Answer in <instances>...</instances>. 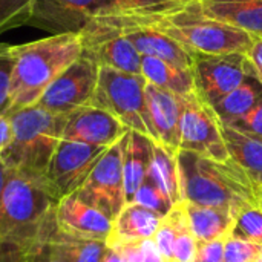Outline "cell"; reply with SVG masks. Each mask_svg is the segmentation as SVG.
<instances>
[{"label": "cell", "mask_w": 262, "mask_h": 262, "mask_svg": "<svg viewBox=\"0 0 262 262\" xmlns=\"http://www.w3.org/2000/svg\"><path fill=\"white\" fill-rule=\"evenodd\" d=\"M57 203L45 181L8 170L0 201V249L18 250L40 241Z\"/></svg>", "instance_id": "277c9868"}, {"label": "cell", "mask_w": 262, "mask_h": 262, "mask_svg": "<svg viewBox=\"0 0 262 262\" xmlns=\"http://www.w3.org/2000/svg\"><path fill=\"white\" fill-rule=\"evenodd\" d=\"M246 55L249 60L250 71L262 83V35H253L252 46Z\"/></svg>", "instance_id": "f35d334b"}, {"label": "cell", "mask_w": 262, "mask_h": 262, "mask_svg": "<svg viewBox=\"0 0 262 262\" xmlns=\"http://www.w3.org/2000/svg\"><path fill=\"white\" fill-rule=\"evenodd\" d=\"M261 98L262 83L249 69L246 80L223 100H220L212 109L215 111L220 123L230 126L241 120Z\"/></svg>", "instance_id": "d4e9b609"}, {"label": "cell", "mask_w": 262, "mask_h": 262, "mask_svg": "<svg viewBox=\"0 0 262 262\" xmlns=\"http://www.w3.org/2000/svg\"><path fill=\"white\" fill-rule=\"evenodd\" d=\"M31 17V0H0V34L28 25Z\"/></svg>", "instance_id": "f546056e"}, {"label": "cell", "mask_w": 262, "mask_h": 262, "mask_svg": "<svg viewBox=\"0 0 262 262\" xmlns=\"http://www.w3.org/2000/svg\"><path fill=\"white\" fill-rule=\"evenodd\" d=\"M181 150H190L215 160H229L221 134V123L215 111L193 91L184 97L181 117Z\"/></svg>", "instance_id": "7c38bea8"}, {"label": "cell", "mask_w": 262, "mask_h": 262, "mask_svg": "<svg viewBox=\"0 0 262 262\" xmlns=\"http://www.w3.org/2000/svg\"><path fill=\"white\" fill-rule=\"evenodd\" d=\"M146 109L149 118L150 138L163 147L178 152L181 141V117L184 97L170 91L146 84Z\"/></svg>", "instance_id": "9a60e30c"}, {"label": "cell", "mask_w": 262, "mask_h": 262, "mask_svg": "<svg viewBox=\"0 0 262 262\" xmlns=\"http://www.w3.org/2000/svg\"><path fill=\"white\" fill-rule=\"evenodd\" d=\"M161 220L163 216L157 212L138 203H129L112 221V229L106 239V246L115 247L126 243L152 239Z\"/></svg>", "instance_id": "ac0fdd59"}, {"label": "cell", "mask_w": 262, "mask_h": 262, "mask_svg": "<svg viewBox=\"0 0 262 262\" xmlns=\"http://www.w3.org/2000/svg\"><path fill=\"white\" fill-rule=\"evenodd\" d=\"M230 127H235L246 134H252L255 137L262 138V98L241 120L230 124Z\"/></svg>", "instance_id": "74e56055"}, {"label": "cell", "mask_w": 262, "mask_h": 262, "mask_svg": "<svg viewBox=\"0 0 262 262\" xmlns=\"http://www.w3.org/2000/svg\"><path fill=\"white\" fill-rule=\"evenodd\" d=\"M181 201L230 210L261 206L252 181L232 160H215L190 150L177 152Z\"/></svg>", "instance_id": "6da1fadb"}, {"label": "cell", "mask_w": 262, "mask_h": 262, "mask_svg": "<svg viewBox=\"0 0 262 262\" xmlns=\"http://www.w3.org/2000/svg\"><path fill=\"white\" fill-rule=\"evenodd\" d=\"M204 14L250 35H262V0H198Z\"/></svg>", "instance_id": "44dd1931"}, {"label": "cell", "mask_w": 262, "mask_h": 262, "mask_svg": "<svg viewBox=\"0 0 262 262\" xmlns=\"http://www.w3.org/2000/svg\"><path fill=\"white\" fill-rule=\"evenodd\" d=\"M177 238V220L173 210H170L166 216H163L158 230L154 235V243L163 256V261H173V247Z\"/></svg>", "instance_id": "836d02e7"}, {"label": "cell", "mask_w": 262, "mask_h": 262, "mask_svg": "<svg viewBox=\"0 0 262 262\" xmlns=\"http://www.w3.org/2000/svg\"><path fill=\"white\" fill-rule=\"evenodd\" d=\"M124 137L103 152L84 184L75 192L83 203L95 207L111 221L126 206L123 178Z\"/></svg>", "instance_id": "52a82bcc"}, {"label": "cell", "mask_w": 262, "mask_h": 262, "mask_svg": "<svg viewBox=\"0 0 262 262\" xmlns=\"http://www.w3.org/2000/svg\"><path fill=\"white\" fill-rule=\"evenodd\" d=\"M259 201H261V206H262V193H261V196H259Z\"/></svg>", "instance_id": "bcb514c9"}, {"label": "cell", "mask_w": 262, "mask_h": 262, "mask_svg": "<svg viewBox=\"0 0 262 262\" xmlns=\"http://www.w3.org/2000/svg\"><path fill=\"white\" fill-rule=\"evenodd\" d=\"M14 137V129L9 117L0 115V155L8 149Z\"/></svg>", "instance_id": "ab89813d"}, {"label": "cell", "mask_w": 262, "mask_h": 262, "mask_svg": "<svg viewBox=\"0 0 262 262\" xmlns=\"http://www.w3.org/2000/svg\"><path fill=\"white\" fill-rule=\"evenodd\" d=\"M249 60L246 54H220L193 57V81L196 95L213 107L227 94L236 89L249 74Z\"/></svg>", "instance_id": "30bf717a"}, {"label": "cell", "mask_w": 262, "mask_h": 262, "mask_svg": "<svg viewBox=\"0 0 262 262\" xmlns=\"http://www.w3.org/2000/svg\"><path fill=\"white\" fill-rule=\"evenodd\" d=\"M101 262H126L123 259V256L112 247H107L106 246V250L103 253V258H101Z\"/></svg>", "instance_id": "60d3db41"}, {"label": "cell", "mask_w": 262, "mask_h": 262, "mask_svg": "<svg viewBox=\"0 0 262 262\" xmlns=\"http://www.w3.org/2000/svg\"><path fill=\"white\" fill-rule=\"evenodd\" d=\"M40 241H45L64 262H101L106 250V241L77 238L60 232L55 223V215L43 232Z\"/></svg>", "instance_id": "7402d4cb"}, {"label": "cell", "mask_w": 262, "mask_h": 262, "mask_svg": "<svg viewBox=\"0 0 262 262\" xmlns=\"http://www.w3.org/2000/svg\"><path fill=\"white\" fill-rule=\"evenodd\" d=\"M100 66L89 57L80 55L43 92L35 106L58 115L88 106L92 101Z\"/></svg>", "instance_id": "ba28073f"}, {"label": "cell", "mask_w": 262, "mask_h": 262, "mask_svg": "<svg viewBox=\"0 0 262 262\" xmlns=\"http://www.w3.org/2000/svg\"><path fill=\"white\" fill-rule=\"evenodd\" d=\"M14 58L9 115L35 106L48 86L81 55L80 34H58L9 46ZM8 115V117H9Z\"/></svg>", "instance_id": "7a4b0ae2"}, {"label": "cell", "mask_w": 262, "mask_h": 262, "mask_svg": "<svg viewBox=\"0 0 262 262\" xmlns=\"http://www.w3.org/2000/svg\"><path fill=\"white\" fill-rule=\"evenodd\" d=\"M253 262H262V253L261 255H259V256H258V258H256V259H255V261Z\"/></svg>", "instance_id": "ee69618b"}, {"label": "cell", "mask_w": 262, "mask_h": 262, "mask_svg": "<svg viewBox=\"0 0 262 262\" xmlns=\"http://www.w3.org/2000/svg\"><path fill=\"white\" fill-rule=\"evenodd\" d=\"M227 238H220L209 243H196V253L193 262H224V249Z\"/></svg>", "instance_id": "8d00e7d4"}, {"label": "cell", "mask_w": 262, "mask_h": 262, "mask_svg": "<svg viewBox=\"0 0 262 262\" xmlns=\"http://www.w3.org/2000/svg\"><path fill=\"white\" fill-rule=\"evenodd\" d=\"M181 206L186 212L190 230L196 238V243H209L230 236L235 223V215L230 210L186 201H181Z\"/></svg>", "instance_id": "603a6c76"}, {"label": "cell", "mask_w": 262, "mask_h": 262, "mask_svg": "<svg viewBox=\"0 0 262 262\" xmlns=\"http://www.w3.org/2000/svg\"><path fill=\"white\" fill-rule=\"evenodd\" d=\"M100 14L98 0H31L28 25L51 35L80 34Z\"/></svg>", "instance_id": "4fadbf2b"}, {"label": "cell", "mask_w": 262, "mask_h": 262, "mask_svg": "<svg viewBox=\"0 0 262 262\" xmlns=\"http://www.w3.org/2000/svg\"><path fill=\"white\" fill-rule=\"evenodd\" d=\"M175 2H190V0H175Z\"/></svg>", "instance_id": "f6af8a7d"}, {"label": "cell", "mask_w": 262, "mask_h": 262, "mask_svg": "<svg viewBox=\"0 0 262 262\" xmlns=\"http://www.w3.org/2000/svg\"><path fill=\"white\" fill-rule=\"evenodd\" d=\"M55 223L66 235L97 241H106L112 229V221L104 213L83 203L75 193L57 203Z\"/></svg>", "instance_id": "e0dca14e"}, {"label": "cell", "mask_w": 262, "mask_h": 262, "mask_svg": "<svg viewBox=\"0 0 262 262\" xmlns=\"http://www.w3.org/2000/svg\"><path fill=\"white\" fill-rule=\"evenodd\" d=\"M81 54L100 68L107 66L121 72L141 75V55L121 31L107 20L97 17L81 32Z\"/></svg>", "instance_id": "8fae6325"}, {"label": "cell", "mask_w": 262, "mask_h": 262, "mask_svg": "<svg viewBox=\"0 0 262 262\" xmlns=\"http://www.w3.org/2000/svg\"><path fill=\"white\" fill-rule=\"evenodd\" d=\"M127 130L129 129L109 112L88 104L66 115L63 140L98 147H111L121 140Z\"/></svg>", "instance_id": "2e32d148"}, {"label": "cell", "mask_w": 262, "mask_h": 262, "mask_svg": "<svg viewBox=\"0 0 262 262\" xmlns=\"http://www.w3.org/2000/svg\"><path fill=\"white\" fill-rule=\"evenodd\" d=\"M9 120L14 137L0 161L11 172L43 181L49 161L63 140L66 115L31 106L11 114Z\"/></svg>", "instance_id": "5b68a950"}, {"label": "cell", "mask_w": 262, "mask_h": 262, "mask_svg": "<svg viewBox=\"0 0 262 262\" xmlns=\"http://www.w3.org/2000/svg\"><path fill=\"white\" fill-rule=\"evenodd\" d=\"M106 149L107 147L61 140L43 178L51 195L60 201L75 193L84 184Z\"/></svg>", "instance_id": "9c48e42d"}, {"label": "cell", "mask_w": 262, "mask_h": 262, "mask_svg": "<svg viewBox=\"0 0 262 262\" xmlns=\"http://www.w3.org/2000/svg\"><path fill=\"white\" fill-rule=\"evenodd\" d=\"M146 84L143 75L101 66L91 104L114 115L129 130L150 138L146 109Z\"/></svg>", "instance_id": "8992f818"}, {"label": "cell", "mask_w": 262, "mask_h": 262, "mask_svg": "<svg viewBox=\"0 0 262 262\" xmlns=\"http://www.w3.org/2000/svg\"><path fill=\"white\" fill-rule=\"evenodd\" d=\"M6 180H8V169L0 161V201H2V196H3V190H5V186H6Z\"/></svg>", "instance_id": "b9f144b4"}, {"label": "cell", "mask_w": 262, "mask_h": 262, "mask_svg": "<svg viewBox=\"0 0 262 262\" xmlns=\"http://www.w3.org/2000/svg\"><path fill=\"white\" fill-rule=\"evenodd\" d=\"M138 17L178 41L193 55L247 54L253 41V35L206 15L198 0L183 2L161 14Z\"/></svg>", "instance_id": "3957f363"}, {"label": "cell", "mask_w": 262, "mask_h": 262, "mask_svg": "<svg viewBox=\"0 0 262 262\" xmlns=\"http://www.w3.org/2000/svg\"><path fill=\"white\" fill-rule=\"evenodd\" d=\"M0 262H9V261H8L3 255H0Z\"/></svg>", "instance_id": "7bdbcfd3"}, {"label": "cell", "mask_w": 262, "mask_h": 262, "mask_svg": "<svg viewBox=\"0 0 262 262\" xmlns=\"http://www.w3.org/2000/svg\"><path fill=\"white\" fill-rule=\"evenodd\" d=\"M134 203H138L154 212H157L161 216H166L175 206L169 201V198L154 184V181L146 177L143 184L140 186Z\"/></svg>", "instance_id": "1f68e13d"}, {"label": "cell", "mask_w": 262, "mask_h": 262, "mask_svg": "<svg viewBox=\"0 0 262 262\" xmlns=\"http://www.w3.org/2000/svg\"><path fill=\"white\" fill-rule=\"evenodd\" d=\"M141 75L147 83L170 91L180 97H186L195 91L192 69L175 66L157 57H141Z\"/></svg>", "instance_id": "cb8c5ba5"}, {"label": "cell", "mask_w": 262, "mask_h": 262, "mask_svg": "<svg viewBox=\"0 0 262 262\" xmlns=\"http://www.w3.org/2000/svg\"><path fill=\"white\" fill-rule=\"evenodd\" d=\"M112 249H115L126 262H163V256L160 255L154 239L126 243Z\"/></svg>", "instance_id": "d6a6232c"}, {"label": "cell", "mask_w": 262, "mask_h": 262, "mask_svg": "<svg viewBox=\"0 0 262 262\" xmlns=\"http://www.w3.org/2000/svg\"><path fill=\"white\" fill-rule=\"evenodd\" d=\"M163 262H175V261H163Z\"/></svg>", "instance_id": "7dc6e473"}, {"label": "cell", "mask_w": 262, "mask_h": 262, "mask_svg": "<svg viewBox=\"0 0 262 262\" xmlns=\"http://www.w3.org/2000/svg\"><path fill=\"white\" fill-rule=\"evenodd\" d=\"M262 253V246L227 238L224 249V262H253Z\"/></svg>", "instance_id": "d590c367"}, {"label": "cell", "mask_w": 262, "mask_h": 262, "mask_svg": "<svg viewBox=\"0 0 262 262\" xmlns=\"http://www.w3.org/2000/svg\"><path fill=\"white\" fill-rule=\"evenodd\" d=\"M11 45H0V115H9L11 111V78L14 58L9 51Z\"/></svg>", "instance_id": "e575fe53"}, {"label": "cell", "mask_w": 262, "mask_h": 262, "mask_svg": "<svg viewBox=\"0 0 262 262\" xmlns=\"http://www.w3.org/2000/svg\"><path fill=\"white\" fill-rule=\"evenodd\" d=\"M221 134L232 158L249 177L256 193H262V138L221 123Z\"/></svg>", "instance_id": "ffe728a7"}, {"label": "cell", "mask_w": 262, "mask_h": 262, "mask_svg": "<svg viewBox=\"0 0 262 262\" xmlns=\"http://www.w3.org/2000/svg\"><path fill=\"white\" fill-rule=\"evenodd\" d=\"M0 255L9 262H64L45 241H37L18 250L0 249Z\"/></svg>", "instance_id": "4dcf8cb0"}, {"label": "cell", "mask_w": 262, "mask_h": 262, "mask_svg": "<svg viewBox=\"0 0 262 262\" xmlns=\"http://www.w3.org/2000/svg\"><path fill=\"white\" fill-rule=\"evenodd\" d=\"M146 177L154 181V184L169 198L173 206L181 203L177 152L154 143V158Z\"/></svg>", "instance_id": "484cf974"}, {"label": "cell", "mask_w": 262, "mask_h": 262, "mask_svg": "<svg viewBox=\"0 0 262 262\" xmlns=\"http://www.w3.org/2000/svg\"><path fill=\"white\" fill-rule=\"evenodd\" d=\"M175 220H177V238L173 247V261L175 262H193L196 253V238L193 236L186 212L180 204L173 209Z\"/></svg>", "instance_id": "f1b7e54d"}, {"label": "cell", "mask_w": 262, "mask_h": 262, "mask_svg": "<svg viewBox=\"0 0 262 262\" xmlns=\"http://www.w3.org/2000/svg\"><path fill=\"white\" fill-rule=\"evenodd\" d=\"M154 143L155 141L152 138L140 132H126L123 150V178L126 204L134 203L135 195L149 172L154 158Z\"/></svg>", "instance_id": "d6986e66"}, {"label": "cell", "mask_w": 262, "mask_h": 262, "mask_svg": "<svg viewBox=\"0 0 262 262\" xmlns=\"http://www.w3.org/2000/svg\"><path fill=\"white\" fill-rule=\"evenodd\" d=\"M183 2L175 0H98L100 17L111 15H147L161 14Z\"/></svg>", "instance_id": "4316f807"}, {"label": "cell", "mask_w": 262, "mask_h": 262, "mask_svg": "<svg viewBox=\"0 0 262 262\" xmlns=\"http://www.w3.org/2000/svg\"><path fill=\"white\" fill-rule=\"evenodd\" d=\"M101 18L117 26L141 57H157L175 66L192 69L195 55L164 32L144 23L138 15H111Z\"/></svg>", "instance_id": "5bb4252c"}, {"label": "cell", "mask_w": 262, "mask_h": 262, "mask_svg": "<svg viewBox=\"0 0 262 262\" xmlns=\"http://www.w3.org/2000/svg\"><path fill=\"white\" fill-rule=\"evenodd\" d=\"M230 238L262 246V206L249 207L235 216Z\"/></svg>", "instance_id": "83f0119b"}]
</instances>
